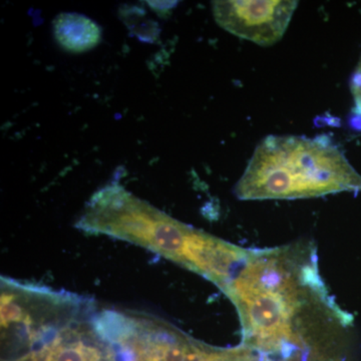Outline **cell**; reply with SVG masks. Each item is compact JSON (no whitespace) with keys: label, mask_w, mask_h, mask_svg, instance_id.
Segmentation results:
<instances>
[{"label":"cell","mask_w":361,"mask_h":361,"mask_svg":"<svg viewBox=\"0 0 361 361\" xmlns=\"http://www.w3.org/2000/svg\"><path fill=\"white\" fill-rule=\"evenodd\" d=\"M361 192V176L326 137L268 135L235 188L240 200H292Z\"/></svg>","instance_id":"cell-1"},{"label":"cell","mask_w":361,"mask_h":361,"mask_svg":"<svg viewBox=\"0 0 361 361\" xmlns=\"http://www.w3.org/2000/svg\"><path fill=\"white\" fill-rule=\"evenodd\" d=\"M120 18L130 33L142 42L153 44L158 39L160 35L158 23L149 20L142 7L125 4L121 6Z\"/></svg>","instance_id":"cell-7"},{"label":"cell","mask_w":361,"mask_h":361,"mask_svg":"<svg viewBox=\"0 0 361 361\" xmlns=\"http://www.w3.org/2000/svg\"><path fill=\"white\" fill-rule=\"evenodd\" d=\"M290 249L252 251L223 288L238 310L247 343L260 350L293 348L294 320L305 288L322 284L316 265L298 266Z\"/></svg>","instance_id":"cell-2"},{"label":"cell","mask_w":361,"mask_h":361,"mask_svg":"<svg viewBox=\"0 0 361 361\" xmlns=\"http://www.w3.org/2000/svg\"><path fill=\"white\" fill-rule=\"evenodd\" d=\"M56 42L73 54L92 51L101 42L102 30L96 21L80 13L59 14L54 20Z\"/></svg>","instance_id":"cell-6"},{"label":"cell","mask_w":361,"mask_h":361,"mask_svg":"<svg viewBox=\"0 0 361 361\" xmlns=\"http://www.w3.org/2000/svg\"><path fill=\"white\" fill-rule=\"evenodd\" d=\"M148 6L153 9L155 13L165 16L166 13H170L171 9L175 6L177 2L173 1H147Z\"/></svg>","instance_id":"cell-12"},{"label":"cell","mask_w":361,"mask_h":361,"mask_svg":"<svg viewBox=\"0 0 361 361\" xmlns=\"http://www.w3.org/2000/svg\"><path fill=\"white\" fill-rule=\"evenodd\" d=\"M252 251L194 229L184 252L183 265L224 287L246 264Z\"/></svg>","instance_id":"cell-4"},{"label":"cell","mask_w":361,"mask_h":361,"mask_svg":"<svg viewBox=\"0 0 361 361\" xmlns=\"http://www.w3.org/2000/svg\"><path fill=\"white\" fill-rule=\"evenodd\" d=\"M23 316V310L18 304L13 301H7L6 298L2 299L1 303V322L2 324H7L20 320Z\"/></svg>","instance_id":"cell-11"},{"label":"cell","mask_w":361,"mask_h":361,"mask_svg":"<svg viewBox=\"0 0 361 361\" xmlns=\"http://www.w3.org/2000/svg\"><path fill=\"white\" fill-rule=\"evenodd\" d=\"M297 1H214L216 23L233 35L262 47L281 40L295 11Z\"/></svg>","instance_id":"cell-3"},{"label":"cell","mask_w":361,"mask_h":361,"mask_svg":"<svg viewBox=\"0 0 361 361\" xmlns=\"http://www.w3.org/2000/svg\"><path fill=\"white\" fill-rule=\"evenodd\" d=\"M350 87L353 99H355L353 116H355L358 129L361 130V58L355 73H353V78H351Z\"/></svg>","instance_id":"cell-8"},{"label":"cell","mask_w":361,"mask_h":361,"mask_svg":"<svg viewBox=\"0 0 361 361\" xmlns=\"http://www.w3.org/2000/svg\"><path fill=\"white\" fill-rule=\"evenodd\" d=\"M94 353L84 348H68L61 349L56 353L54 361H96Z\"/></svg>","instance_id":"cell-9"},{"label":"cell","mask_w":361,"mask_h":361,"mask_svg":"<svg viewBox=\"0 0 361 361\" xmlns=\"http://www.w3.org/2000/svg\"><path fill=\"white\" fill-rule=\"evenodd\" d=\"M193 231V228L149 205L145 221L142 246L148 247L183 265L184 251Z\"/></svg>","instance_id":"cell-5"},{"label":"cell","mask_w":361,"mask_h":361,"mask_svg":"<svg viewBox=\"0 0 361 361\" xmlns=\"http://www.w3.org/2000/svg\"><path fill=\"white\" fill-rule=\"evenodd\" d=\"M187 350L182 345L165 346L159 349L153 361H184Z\"/></svg>","instance_id":"cell-10"}]
</instances>
